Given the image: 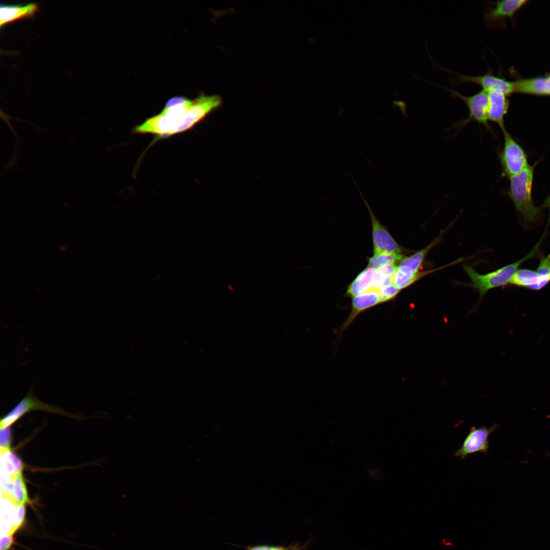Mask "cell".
<instances>
[{
	"label": "cell",
	"mask_w": 550,
	"mask_h": 550,
	"mask_svg": "<svg viewBox=\"0 0 550 550\" xmlns=\"http://www.w3.org/2000/svg\"><path fill=\"white\" fill-rule=\"evenodd\" d=\"M1 483H11L14 476L21 473L23 464L11 449L1 451Z\"/></svg>",
	"instance_id": "15"
},
{
	"label": "cell",
	"mask_w": 550,
	"mask_h": 550,
	"mask_svg": "<svg viewBox=\"0 0 550 550\" xmlns=\"http://www.w3.org/2000/svg\"><path fill=\"white\" fill-rule=\"evenodd\" d=\"M459 83H472L480 86L482 90L488 92L496 90L508 95L514 92L513 82L497 77L490 72L476 76L457 74Z\"/></svg>",
	"instance_id": "10"
},
{
	"label": "cell",
	"mask_w": 550,
	"mask_h": 550,
	"mask_svg": "<svg viewBox=\"0 0 550 550\" xmlns=\"http://www.w3.org/2000/svg\"><path fill=\"white\" fill-rule=\"evenodd\" d=\"M549 79H550V77H549Z\"/></svg>",
	"instance_id": "31"
},
{
	"label": "cell",
	"mask_w": 550,
	"mask_h": 550,
	"mask_svg": "<svg viewBox=\"0 0 550 550\" xmlns=\"http://www.w3.org/2000/svg\"><path fill=\"white\" fill-rule=\"evenodd\" d=\"M13 542V538L12 535H5L1 536L0 542V550H8Z\"/></svg>",
	"instance_id": "27"
},
{
	"label": "cell",
	"mask_w": 550,
	"mask_h": 550,
	"mask_svg": "<svg viewBox=\"0 0 550 550\" xmlns=\"http://www.w3.org/2000/svg\"><path fill=\"white\" fill-rule=\"evenodd\" d=\"M375 269L366 268L349 285L345 296L353 298L372 289H375Z\"/></svg>",
	"instance_id": "16"
},
{
	"label": "cell",
	"mask_w": 550,
	"mask_h": 550,
	"mask_svg": "<svg viewBox=\"0 0 550 550\" xmlns=\"http://www.w3.org/2000/svg\"><path fill=\"white\" fill-rule=\"evenodd\" d=\"M11 431L9 427L1 428L0 448L1 451L10 449L11 442Z\"/></svg>",
	"instance_id": "25"
},
{
	"label": "cell",
	"mask_w": 550,
	"mask_h": 550,
	"mask_svg": "<svg viewBox=\"0 0 550 550\" xmlns=\"http://www.w3.org/2000/svg\"><path fill=\"white\" fill-rule=\"evenodd\" d=\"M497 428V424L489 427L472 426L461 446L455 452L454 456L463 460L469 455L478 452L486 454L489 447L488 438Z\"/></svg>",
	"instance_id": "8"
},
{
	"label": "cell",
	"mask_w": 550,
	"mask_h": 550,
	"mask_svg": "<svg viewBox=\"0 0 550 550\" xmlns=\"http://www.w3.org/2000/svg\"><path fill=\"white\" fill-rule=\"evenodd\" d=\"M543 207L550 209V196L547 198L543 204Z\"/></svg>",
	"instance_id": "29"
},
{
	"label": "cell",
	"mask_w": 550,
	"mask_h": 550,
	"mask_svg": "<svg viewBox=\"0 0 550 550\" xmlns=\"http://www.w3.org/2000/svg\"><path fill=\"white\" fill-rule=\"evenodd\" d=\"M39 10L35 3L26 4H1L0 6V26L22 18H33Z\"/></svg>",
	"instance_id": "13"
},
{
	"label": "cell",
	"mask_w": 550,
	"mask_h": 550,
	"mask_svg": "<svg viewBox=\"0 0 550 550\" xmlns=\"http://www.w3.org/2000/svg\"><path fill=\"white\" fill-rule=\"evenodd\" d=\"M538 244L524 258L488 273L479 274L472 267L464 266L465 270L471 281V286L478 290L480 297H482L491 289L509 284L520 264L534 256L538 248Z\"/></svg>",
	"instance_id": "2"
},
{
	"label": "cell",
	"mask_w": 550,
	"mask_h": 550,
	"mask_svg": "<svg viewBox=\"0 0 550 550\" xmlns=\"http://www.w3.org/2000/svg\"><path fill=\"white\" fill-rule=\"evenodd\" d=\"M16 506L10 499L2 496L1 536L12 535V520Z\"/></svg>",
	"instance_id": "19"
},
{
	"label": "cell",
	"mask_w": 550,
	"mask_h": 550,
	"mask_svg": "<svg viewBox=\"0 0 550 550\" xmlns=\"http://www.w3.org/2000/svg\"><path fill=\"white\" fill-rule=\"evenodd\" d=\"M270 550H285L281 547H271Z\"/></svg>",
	"instance_id": "30"
},
{
	"label": "cell",
	"mask_w": 550,
	"mask_h": 550,
	"mask_svg": "<svg viewBox=\"0 0 550 550\" xmlns=\"http://www.w3.org/2000/svg\"><path fill=\"white\" fill-rule=\"evenodd\" d=\"M381 304L378 290L372 289L352 299L350 313L341 326L340 331L342 333L364 311Z\"/></svg>",
	"instance_id": "12"
},
{
	"label": "cell",
	"mask_w": 550,
	"mask_h": 550,
	"mask_svg": "<svg viewBox=\"0 0 550 550\" xmlns=\"http://www.w3.org/2000/svg\"><path fill=\"white\" fill-rule=\"evenodd\" d=\"M533 169L530 165L519 173L510 177L509 195L516 210L522 215L525 225L536 222L540 211L532 198Z\"/></svg>",
	"instance_id": "1"
},
{
	"label": "cell",
	"mask_w": 550,
	"mask_h": 550,
	"mask_svg": "<svg viewBox=\"0 0 550 550\" xmlns=\"http://www.w3.org/2000/svg\"><path fill=\"white\" fill-rule=\"evenodd\" d=\"M514 92L530 94H550V79L540 77L527 79L513 82Z\"/></svg>",
	"instance_id": "17"
},
{
	"label": "cell",
	"mask_w": 550,
	"mask_h": 550,
	"mask_svg": "<svg viewBox=\"0 0 550 550\" xmlns=\"http://www.w3.org/2000/svg\"><path fill=\"white\" fill-rule=\"evenodd\" d=\"M25 515V504L17 505L14 513L12 525V535L23 524Z\"/></svg>",
	"instance_id": "23"
},
{
	"label": "cell",
	"mask_w": 550,
	"mask_h": 550,
	"mask_svg": "<svg viewBox=\"0 0 550 550\" xmlns=\"http://www.w3.org/2000/svg\"><path fill=\"white\" fill-rule=\"evenodd\" d=\"M352 181L362 198L369 211L371 222L372 235L374 254L381 253L402 254L403 249L395 241L390 234L387 228L377 219L372 211L367 201L364 199L358 185L351 177Z\"/></svg>",
	"instance_id": "6"
},
{
	"label": "cell",
	"mask_w": 550,
	"mask_h": 550,
	"mask_svg": "<svg viewBox=\"0 0 550 550\" xmlns=\"http://www.w3.org/2000/svg\"><path fill=\"white\" fill-rule=\"evenodd\" d=\"M405 257L402 254L381 253L374 254L368 258L367 268L374 269L387 264H396L400 263Z\"/></svg>",
	"instance_id": "21"
},
{
	"label": "cell",
	"mask_w": 550,
	"mask_h": 550,
	"mask_svg": "<svg viewBox=\"0 0 550 550\" xmlns=\"http://www.w3.org/2000/svg\"><path fill=\"white\" fill-rule=\"evenodd\" d=\"M444 88L450 93L452 97L461 99L469 110L468 117L458 122L455 126L461 127L471 121H476L490 131L488 119V96L487 92L482 90L474 95L466 96L454 90Z\"/></svg>",
	"instance_id": "5"
},
{
	"label": "cell",
	"mask_w": 550,
	"mask_h": 550,
	"mask_svg": "<svg viewBox=\"0 0 550 550\" xmlns=\"http://www.w3.org/2000/svg\"><path fill=\"white\" fill-rule=\"evenodd\" d=\"M509 284L532 290H539L536 271L528 269H518L512 276Z\"/></svg>",
	"instance_id": "18"
},
{
	"label": "cell",
	"mask_w": 550,
	"mask_h": 550,
	"mask_svg": "<svg viewBox=\"0 0 550 550\" xmlns=\"http://www.w3.org/2000/svg\"><path fill=\"white\" fill-rule=\"evenodd\" d=\"M526 2L523 0H506L488 4L484 9L483 14L485 25L488 27H493L500 19L506 17H511Z\"/></svg>",
	"instance_id": "11"
},
{
	"label": "cell",
	"mask_w": 550,
	"mask_h": 550,
	"mask_svg": "<svg viewBox=\"0 0 550 550\" xmlns=\"http://www.w3.org/2000/svg\"><path fill=\"white\" fill-rule=\"evenodd\" d=\"M502 130L504 134V142L501 154V161L504 172L510 177L519 173L529 164L522 148L505 128Z\"/></svg>",
	"instance_id": "7"
},
{
	"label": "cell",
	"mask_w": 550,
	"mask_h": 550,
	"mask_svg": "<svg viewBox=\"0 0 550 550\" xmlns=\"http://www.w3.org/2000/svg\"><path fill=\"white\" fill-rule=\"evenodd\" d=\"M271 547L268 546H258L252 548L250 550H270Z\"/></svg>",
	"instance_id": "28"
},
{
	"label": "cell",
	"mask_w": 550,
	"mask_h": 550,
	"mask_svg": "<svg viewBox=\"0 0 550 550\" xmlns=\"http://www.w3.org/2000/svg\"><path fill=\"white\" fill-rule=\"evenodd\" d=\"M9 499L16 505L25 504L29 501L26 487L21 472L17 474L12 480L11 492Z\"/></svg>",
	"instance_id": "20"
},
{
	"label": "cell",
	"mask_w": 550,
	"mask_h": 550,
	"mask_svg": "<svg viewBox=\"0 0 550 550\" xmlns=\"http://www.w3.org/2000/svg\"><path fill=\"white\" fill-rule=\"evenodd\" d=\"M438 238L399 263L393 276L394 285L401 290L413 284L424 274L419 272L420 267L429 251L439 240Z\"/></svg>",
	"instance_id": "4"
},
{
	"label": "cell",
	"mask_w": 550,
	"mask_h": 550,
	"mask_svg": "<svg viewBox=\"0 0 550 550\" xmlns=\"http://www.w3.org/2000/svg\"><path fill=\"white\" fill-rule=\"evenodd\" d=\"M400 291L393 284L383 286L379 290L381 304L394 299Z\"/></svg>",
	"instance_id": "24"
},
{
	"label": "cell",
	"mask_w": 550,
	"mask_h": 550,
	"mask_svg": "<svg viewBox=\"0 0 550 550\" xmlns=\"http://www.w3.org/2000/svg\"><path fill=\"white\" fill-rule=\"evenodd\" d=\"M34 410H40L71 416L69 414L56 406L47 404L40 401L35 397L32 392L30 391L9 413L1 419L0 422L1 428L9 427L24 414Z\"/></svg>",
	"instance_id": "9"
},
{
	"label": "cell",
	"mask_w": 550,
	"mask_h": 550,
	"mask_svg": "<svg viewBox=\"0 0 550 550\" xmlns=\"http://www.w3.org/2000/svg\"><path fill=\"white\" fill-rule=\"evenodd\" d=\"M488 96V121L497 123L501 129L504 128V118L509 107V101L506 95L501 91L493 90L487 92Z\"/></svg>",
	"instance_id": "14"
},
{
	"label": "cell",
	"mask_w": 550,
	"mask_h": 550,
	"mask_svg": "<svg viewBox=\"0 0 550 550\" xmlns=\"http://www.w3.org/2000/svg\"><path fill=\"white\" fill-rule=\"evenodd\" d=\"M186 97L181 96H176L169 99L165 104L164 108H169L183 103L187 101Z\"/></svg>",
	"instance_id": "26"
},
{
	"label": "cell",
	"mask_w": 550,
	"mask_h": 550,
	"mask_svg": "<svg viewBox=\"0 0 550 550\" xmlns=\"http://www.w3.org/2000/svg\"><path fill=\"white\" fill-rule=\"evenodd\" d=\"M536 272L538 278L540 290L550 282V254L540 260Z\"/></svg>",
	"instance_id": "22"
},
{
	"label": "cell",
	"mask_w": 550,
	"mask_h": 550,
	"mask_svg": "<svg viewBox=\"0 0 550 550\" xmlns=\"http://www.w3.org/2000/svg\"><path fill=\"white\" fill-rule=\"evenodd\" d=\"M222 104V99L218 95H201L193 100L187 113L173 123L170 136L191 129Z\"/></svg>",
	"instance_id": "3"
}]
</instances>
